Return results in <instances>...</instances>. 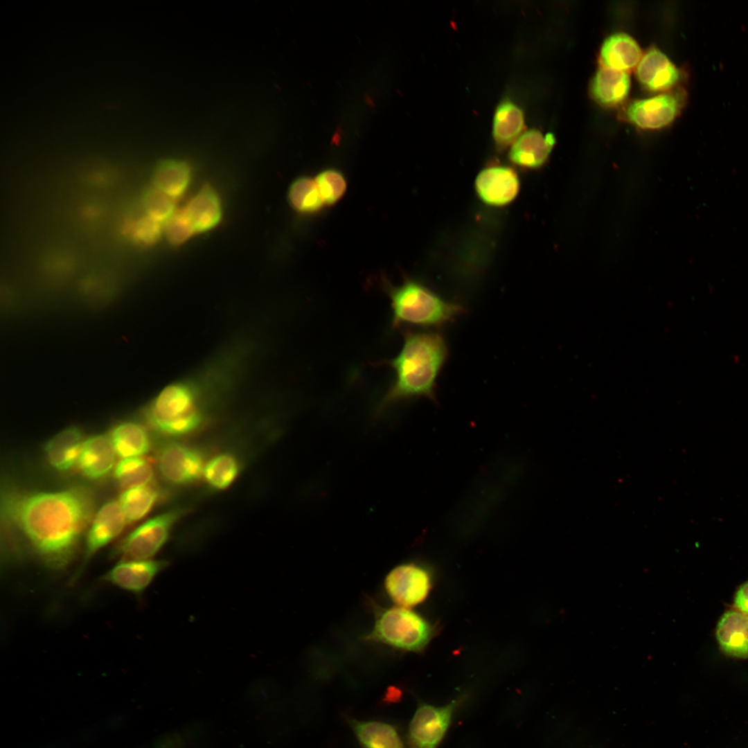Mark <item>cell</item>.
Listing matches in <instances>:
<instances>
[{
	"mask_svg": "<svg viewBox=\"0 0 748 748\" xmlns=\"http://www.w3.org/2000/svg\"><path fill=\"white\" fill-rule=\"evenodd\" d=\"M95 508L93 492L82 486L51 492L6 487L1 492V521L10 537L55 570L76 556Z\"/></svg>",
	"mask_w": 748,
	"mask_h": 748,
	"instance_id": "6da1fadb",
	"label": "cell"
},
{
	"mask_svg": "<svg viewBox=\"0 0 748 748\" xmlns=\"http://www.w3.org/2000/svg\"><path fill=\"white\" fill-rule=\"evenodd\" d=\"M399 353L386 364L394 381L380 406L414 398L435 399L438 377L447 360L448 347L437 331L407 330Z\"/></svg>",
	"mask_w": 748,
	"mask_h": 748,
	"instance_id": "7a4b0ae2",
	"label": "cell"
},
{
	"mask_svg": "<svg viewBox=\"0 0 748 748\" xmlns=\"http://www.w3.org/2000/svg\"><path fill=\"white\" fill-rule=\"evenodd\" d=\"M394 327L411 325L440 328L454 321L463 307L447 301L424 284L412 279L398 286L387 287Z\"/></svg>",
	"mask_w": 748,
	"mask_h": 748,
	"instance_id": "3957f363",
	"label": "cell"
},
{
	"mask_svg": "<svg viewBox=\"0 0 748 748\" xmlns=\"http://www.w3.org/2000/svg\"><path fill=\"white\" fill-rule=\"evenodd\" d=\"M374 624L364 639L409 652L422 651L433 636V627L416 612L404 607H384L371 603Z\"/></svg>",
	"mask_w": 748,
	"mask_h": 748,
	"instance_id": "277c9868",
	"label": "cell"
},
{
	"mask_svg": "<svg viewBox=\"0 0 748 748\" xmlns=\"http://www.w3.org/2000/svg\"><path fill=\"white\" fill-rule=\"evenodd\" d=\"M147 418L157 432L178 437L195 431L202 424L203 416L192 390L181 384L165 389L150 406Z\"/></svg>",
	"mask_w": 748,
	"mask_h": 748,
	"instance_id": "5b68a950",
	"label": "cell"
},
{
	"mask_svg": "<svg viewBox=\"0 0 748 748\" xmlns=\"http://www.w3.org/2000/svg\"><path fill=\"white\" fill-rule=\"evenodd\" d=\"M183 514L182 510L175 509L149 519L121 541L116 554L122 560L152 559L166 543Z\"/></svg>",
	"mask_w": 748,
	"mask_h": 748,
	"instance_id": "8992f818",
	"label": "cell"
},
{
	"mask_svg": "<svg viewBox=\"0 0 748 748\" xmlns=\"http://www.w3.org/2000/svg\"><path fill=\"white\" fill-rule=\"evenodd\" d=\"M127 520L117 501L104 504L95 513L84 536L82 558L71 579L73 583L82 576L93 556L118 536Z\"/></svg>",
	"mask_w": 748,
	"mask_h": 748,
	"instance_id": "52a82bcc",
	"label": "cell"
},
{
	"mask_svg": "<svg viewBox=\"0 0 748 748\" xmlns=\"http://www.w3.org/2000/svg\"><path fill=\"white\" fill-rule=\"evenodd\" d=\"M459 704L458 700L442 706L420 703L408 727L409 747L436 748L444 738Z\"/></svg>",
	"mask_w": 748,
	"mask_h": 748,
	"instance_id": "ba28073f",
	"label": "cell"
},
{
	"mask_svg": "<svg viewBox=\"0 0 748 748\" xmlns=\"http://www.w3.org/2000/svg\"><path fill=\"white\" fill-rule=\"evenodd\" d=\"M158 471L167 482L185 486L203 476L205 466L202 454L187 445L171 442L164 445L157 457Z\"/></svg>",
	"mask_w": 748,
	"mask_h": 748,
	"instance_id": "9c48e42d",
	"label": "cell"
},
{
	"mask_svg": "<svg viewBox=\"0 0 748 748\" xmlns=\"http://www.w3.org/2000/svg\"><path fill=\"white\" fill-rule=\"evenodd\" d=\"M431 587L429 573L414 563L400 564L389 572L384 589L398 606L410 607L423 602Z\"/></svg>",
	"mask_w": 748,
	"mask_h": 748,
	"instance_id": "30bf717a",
	"label": "cell"
},
{
	"mask_svg": "<svg viewBox=\"0 0 748 748\" xmlns=\"http://www.w3.org/2000/svg\"><path fill=\"white\" fill-rule=\"evenodd\" d=\"M168 565L166 560H121L101 577V580L141 596Z\"/></svg>",
	"mask_w": 748,
	"mask_h": 748,
	"instance_id": "8fae6325",
	"label": "cell"
},
{
	"mask_svg": "<svg viewBox=\"0 0 748 748\" xmlns=\"http://www.w3.org/2000/svg\"><path fill=\"white\" fill-rule=\"evenodd\" d=\"M474 188L479 199L486 204L504 206L511 203L520 188L519 177L515 170L505 166H491L477 175Z\"/></svg>",
	"mask_w": 748,
	"mask_h": 748,
	"instance_id": "7c38bea8",
	"label": "cell"
},
{
	"mask_svg": "<svg viewBox=\"0 0 748 748\" xmlns=\"http://www.w3.org/2000/svg\"><path fill=\"white\" fill-rule=\"evenodd\" d=\"M679 107L678 98L672 93H662L633 101L626 109L627 118L642 129H659L670 124Z\"/></svg>",
	"mask_w": 748,
	"mask_h": 748,
	"instance_id": "4fadbf2b",
	"label": "cell"
},
{
	"mask_svg": "<svg viewBox=\"0 0 748 748\" xmlns=\"http://www.w3.org/2000/svg\"><path fill=\"white\" fill-rule=\"evenodd\" d=\"M552 133L544 134L536 129L523 132L512 144L508 159L514 165L524 169H537L547 161L555 144Z\"/></svg>",
	"mask_w": 748,
	"mask_h": 748,
	"instance_id": "5bb4252c",
	"label": "cell"
},
{
	"mask_svg": "<svg viewBox=\"0 0 748 748\" xmlns=\"http://www.w3.org/2000/svg\"><path fill=\"white\" fill-rule=\"evenodd\" d=\"M116 456L109 436L95 435L84 439L77 465L84 477L99 479L114 470Z\"/></svg>",
	"mask_w": 748,
	"mask_h": 748,
	"instance_id": "9a60e30c",
	"label": "cell"
},
{
	"mask_svg": "<svg viewBox=\"0 0 748 748\" xmlns=\"http://www.w3.org/2000/svg\"><path fill=\"white\" fill-rule=\"evenodd\" d=\"M636 76L645 88L660 91L673 87L679 78V73L665 54L652 48L640 60Z\"/></svg>",
	"mask_w": 748,
	"mask_h": 748,
	"instance_id": "2e32d148",
	"label": "cell"
},
{
	"mask_svg": "<svg viewBox=\"0 0 748 748\" xmlns=\"http://www.w3.org/2000/svg\"><path fill=\"white\" fill-rule=\"evenodd\" d=\"M181 211L196 233L215 228L221 221L222 209L215 190L205 186L188 201Z\"/></svg>",
	"mask_w": 748,
	"mask_h": 748,
	"instance_id": "e0dca14e",
	"label": "cell"
},
{
	"mask_svg": "<svg viewBox=\"0 0 748 748\" xmlns=\"http://www.w3.org/2000/svg\"><path fill=\"white\" fill-rule=\"evenodd\" d=\"M84 439L80 429L66 428L55 434L45 444V456L57 471L66 472L77 465Z\"/></svg>",
	"mask_w": 748,
	"mask_h": 748,
	"instance_id": "ac0fdd59",
	"label": "cell"
},
{
	"mask_svg": "<svg viewBox=\"0 0 748 748\" xmlns=\"http://www.w3.org/2000/svg\"><path fill=\"white\" fill-rule=\"evenodd\" d=\"M716 637L727 654L748 658V615L735 610L724 613L718 623Z\"/></svg>",
	"mask_w": 748,
	"mask_h": 748,
	"instance_id": "d6986e66",
	"label": "cell"
},
{
	"mask_svg": "<svg viewBox=\"0 0 748 748\" xmlns=\"http://www.w3.org/2000/svg\"><path fill=\"white\" fill-rule=\"evenodd\" d=\"M641 51L636 41L627 34L616 33L607 37L600 52L604 66L626 71L638 65Z\"/></svg>",
	"mask_w": 748,
	"mask_h": 748,
	"instance_id": "ffe728a7",
	"label": "cell"
},
{
	"mask_svg": "<svg viewBox=\"0 0 748 748\" xmlns=\"http://www.w3.org/2000/svg\"><path fill=\"white\" fill-rule=\"evenodd\" d=\"M524 129V114L510 99L501 100L493 116L492 136L499 149H504L519 137Z\"/></svg>",
	"mask_w": 748,
	"mask_h": 748,
	"instance_id": "44dd1931",
	"label": "cell"
},
{
	"mask_svg": "<svg viewBox=\"0 0 748 748\" xmlns=\"http://www.w3.org/2000/svg\"><path fill=\"white\" fill-rule=\"evenodd\" d=\"M348 722L364 748H407L396 728L389 723L355 718Z\"/></svg>",
	"mask_w": 748,
	"mask_h": 748,
	"instance_id": "7402d4cb",
	"label": "cell"
},
{
	"mask_svg": "<svg viewBox=\"0 0 748 748\" xmlns=\"http://www.w3.org/2000/svg\"><path fill=\"white\" fill-rule=\"evenodd\" d=\"M630 89V78L626 71L603 66L596 73L591 92L596 100L606 106H614L623 101Z\"/></svg>",
	"mask_w": 748,
	"mask_h": 748,
	"instance_id": "603a6c76",
	"label": "cell"
},
{
	"mask_svg": "<svg viewBox=\"0 0 748 748\" xmlns=\"http://www.w3.org/2000/svg\"><path fill=\"white\" fill-rule=\"evenodd\" d=\"M109 437L116 453L122 458L140 457L150 449L151 441L146 429L135 422H124L114 427Z\"/></svg>",
	"mask_w": 748,
	"mask_h": 748,
	"instance_id": "cb8c5ba5",
	"label": "cell"
},
{
	"mask_svg": "<svg viewBox=\"0 0 748 748\" xmlns=\"http://www.w3.org/2000/svg\"><path fill=\"white\" fill-rule=\"evenodd\" d=\"M191 179V172L187 163L179 160L161 161L155 168L153 175L154 188L173 199L181 197L187 190Z\"/></svg>",
	"mask_w": 748,
	"mask_h": 748,
	"instance_id": "d4e9b609",
	"label": "cell"
},
{
	"mask_svg": "<svg viewBox=\"0 0 748 748\" xmlns=\"http://www.w3.org/2000/svg\"><path fill=\"white\" fill-rule=\"evenodd\" d=\"M159 498L158 491L150 486H143L125 489L121 493L118 503L127 522L142 519L153 508Z\"/></svg>",
	"mask_w": 748,
	"mask_h": 748,
	"instance_id": "484cf974",
	"label": "cell"
},
{
	"mask_svg": "<svg viewBox=\"0 0 748 748\" xmlns=\"http://www.w3.org/2000/svg\"><path fill=\"white\" fill-rule=\"evenodd\" d=\"M287 196L292 208L301 214L314 213L325 205L315 179L310 177L296 179L290 186Z\"/></svg>",
	"mask_w": 748,
	"mask_h": 748,
	"instance_id": "4316f807",
	"label": "cell"
},
{
	"mask_svg": "<svg viewBox=\"0 0 748 748\" xmlns=\"http://www.w3.org/2000/svg\"><path fill=\"white\" fill-rule=\"evenodd\" d=\"M239 471L240 464L236 457L224 453L213 456L206 463L203 477L211 488L222 490L234 481Z\"/></svg>",
	"mask_w": 748,
	"mask_h": 748,
	"instance_id": "83f0119b",
	"label": "cell"
},
{
	"mask_svg": "<svg viewBox=\"0 0 748 748\" xmlns=\"http://www.w3.org/2000/svg\"><path fill=\"white\" fill-rule=\"evenodd\" d=\"M116 482L125 489L148 486L153 479L150 463L142 457L122 458L114 470Z\"/></svg>",
	"mask_w": 748,
	"mask_h": 748,
	"instance_id": "f1b7e54d",
	"label": "cell"
},
{
	"mask_svg": "<svg viewBox=\"0 0 748 748\" xmlns=\"http://www.w3.org/2000/svg\"><path fill=\"white\" fill-rule=\"evenodd\" d=\"M320 195L325 205L337 203L344 195L347 184L345 177L335 169H326L315 177Z\"/></svg>",
	"mask_w": 748,
	"mask_h": 748,
	"instance_id": "f546056e",
	"label": "cell"
},
{
	"mask_svg": "<svg viewBox=\"0 0 748 748\" xmlns=\"http://www.w3.org/2000/svg\"><path fill=\"white\" fill-rule=\"evenodd\" d=\"M143 201L146 215L161 224L175 215L174 199L154 187L145 193Z\"/></svg>",
	"mask_w": 748,
	"mask_h": 748,
	"instance_id": "4dcf8cb0",
	"label": "cell"
},
{
	"mask_svg": "<svg viewBox=\"0 0 748 748\" xmlns=\"http://www.w3.org/2000/svg\"><path fill=\"white\" fill-rule=\"evenodd\" d=\"M195 234L188 220L181 211L166 223V235L172 244H180Z\"/></svg>",
	"mask_w": 748,
	"mask_h": 748,
	"instance_id": "1f68e13d",
	"label": "cell"
},
{
	"mask_svg": "<svg viewBox=\"0 0 748 748\" xmlns=\"http://www.w3.org/2000/svg\"><path fill=\"white\" fill-rule=\"evenodd\" d=\"M161 223L145 215L131 228L133 238L144 244L154 243L160 237Z\"/></svg>",
	"mask_w": 748,
	"mask_h": 748,
	"instance_id": "d6a6232c",
	"label": "cell"
},
{
	"mask_svg": "<svg viewBox=\"0 0 748 748\" xmlns=\"http://www.w3.org/2000/svg\"><path fill=\"white\" fill-rule=\"evenodd\" d=\"M734 606L741 612L748 615V582L742 585L734 597Z\"/></svg>",
	"mask_w": 748,
	"mask_h": 748,
	"instance_id": "836d02e7",
	"label": "cell"
},
{
	"mask_svg": "<svg viewBox=\"0 0 748 748\" xmlns=\"http://www.w3.org/2000/svg\"><path fill=\"white\" fill-rule=\"evenodd\" d=\"M166 748H190L183 733L172 732L163 741Z\"/></svg>",
	"mask_w": 748,
	"mask_h": 748,
	"instance_id": "e575fe53",
	"label": "cell"
}]
</instances>
